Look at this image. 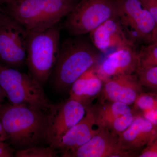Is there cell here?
<instances>
[{
  "instance_id": "6",
  "label": "cell",
  "mask_w": 157,
  "mask_h": 157,
  "mask_svg": "<svg viewBox=\"0 0 157 157\" xmlns=\"http://www.w3.org/2000/svg\"><path fill=\"white\" fill-rule=\"evenodd\" d=\"M117 14L116 0H80L67 16L64 27L71 36H82Z\"/></svg>"
},
{
  "instance_id": "9",
  "label": "cell",
  "mask_w": 157,
  "mask_h": 157,
  "mask_svg": "<svg viewBox=\"0 0 157 157\" xmlns=\"http://www.w3.org/2000/svg\"><path fill=\"white\" fill-rule=\"evenodd\" d=\"M47 113L46 143L55 149L65 134L83 118L86 110L82 104L69 98L61 103L51 104Z\"/></svg>"
},
{
  "instance_id": "7",
  "label": "cell",
  "mask_w": 157,
  "mask_h": 157,
  "mask_svg": "<svg viewBox=\"0 0 157 157\" xmlns=\"http://www.w3.org/2000/svg\"><path fill=\"white\" fill-rule=\"evenodd\" d=\"M117 17L127 36L136 45L151 43L157 30L153 17L140 0H116Z\"/></svg>"
},
{
  "instance_id": "21",
  "label": "cell",
  "mask_w": 157,
  "mask_h": 157,
  "mask_svg": "<svg viewBox=\"0 0 157 157\" xmlns=\"http://www.w3.org/2000/svg\"><path fill=\"white\" fill-rule=\"evenodd\" d=\"M59 151L50 146H36L24 149L17 150L14 154L16 157H55Z\"/></svg>"
},
{
  "instance_id": "31",
  "label": "cell",
  "mask_w": 157,
  "mask_h": 157,
  "mask_svg": "<svg viewBox=\"0 0 157 157\" xmlns=\"http://www.w3.org/2000/svg\"><path fill=\"white\" fill-rule=\"evenodd\" d=\"M75 1H78V2H79L80 0H75Z\"/></svg>"
},
{
  "instance_id": "13",
  "label": "cell",
  "mask_w": 157,
  "mask_h": 157,
  "mask_svg": "<svg viewBox=\"0 0 157 157\" xmlns=\"http://www.w3.org/2000/svg\"><path fill=\"white\" fill-rule=\"evenodd\" d=\"M89 34L91 42L101 53L127 45H135L127 36L117 16L107 20Z\"/></svg>"
},
{
  "instance_id": "20",
  "label": "cell",
  "mask_w": 157,
  "mask_h": 157,
  "mask_svg": "<svg viewBox=\"0 0 157 157\" xmlns=\"http://www.w3.org/2000/svg\"><path fill=\"white\" fill-rule=\"evenodd\" d=\"M135 74L143 87L157 92V66L139 68Z\"/></svg>"
},
{
  "instance_id": "15",
  "label": "cell",
  "mask_w": 157,
  "mask_h": 157,
  "mask_svg": "<svg viewBox=\"0 0 157 157\" xmlns=\"http://www.w3.org/2000/svg\"><path fill=\"white\" fill-rule=\"evenodd\" d=\"M86 113L83 118L63 137L55 149L61 153L62 157H68L71 153L82 146L100 131L94 129L95 120L91 111L85 108Z\"/></svg>"
},
{
  "instance_id": "4",
  "label": "cell",
  "mask_w": 157,
  "mask_h": 157,
  "mask_svg": "<svg viewBox=\"0 0 157 157\" xmlns=\"http://www.w3.org/2000/svg\"><path fill=\"white\" fill-rule=\"evenodd\" d=\"M59 23L47 29L27 32L26 64L29 74L42 85L51 76L60 47Z\"/></svg>"
},
{
  "instance_id": "26",
  "label": "cell",
  "mask_w": 157,
  "mask_h": 157,
  "mask_svg": "<svg viewBox=\"0 0 157 157\" xmlns=\"http://www.w3.org/2000/svg\"><path fill=\"white\" fill-rule=\"evenodd\" d=\"M14 150L5 141L0 140V157L14 156Z\"/></svg>"
},
{
  "instance_id": "14",
  "label": "cell",
  "mask_w": 157,
  "mask_h": 157,
  "mask_svg": "<svg viewBox=\"0 0 157 157\" xmlns=\"http://www.w3.org/2000/svg\"><path fill=\"white\" fill-rule=\"evenodd\" d=\"M134 113L132 123L118 135L120 146L133 157L136 151L146 146L157 135V128L140 113Z\"/></svg>"
},
{
  "instance_id": "29",
  "label": "cell",
  "mask_w": 157,
  "mask_h": 157,
  "mask_svg": "<svg viewBox=\"0 0 157 157\" xmlns=\"http://www.w3.org/2000/svg\"><path fill=\"white\" fill-rule=\"evenodd\" d=\"M6 14V13L5 11L3 10L2 8H1V7H0V21L2 19V18L5 16Z\"/></svg>"
},
{
  "instance_id": "19",
  "label": "cell",
  "mask_w": 157,
  "mask_h": 157,
  "mask_svg": "<svg viewBox=\"0 0 157 157\" xmlns=\"http://www.w3.org/2000/svg\"><path fill=\"white\" fill-rule=\"evenodd\" d=\"M134 105L132 111L135 113H140L157 107V92H142L137 97Z\"/></svg>"
},
{
  "instance_id": "8",
  "label": "cell",
  "mask_w": 157,
  "mask_h": 157,
  "mask_svg": "<svg viewBox=\"0 0 157 157\" xmlns=\"http://www.w3.org/2000/svg\"><path fill=\"white\" fill-rule=\"evenodd\" d=\"M27 40L26 30L6 13L0 21V63L16 69L26 63Z\"/></svg>"
},
{
  "instance_id": "11",
  "label": "cell",
  "mask_w": 157,
  "mask_h": 157,
  "mask_svg": "<svg viewBox=\"0 0 157 157\" xmlns=\"http://www.w3.org/2000/svg\"><path fill=\"white\" fill-rule=\"evenodd\" d=\"M119 144L118 135L100 128L98 134L68 157H129Z\"/></svg>"
},
{
  "instance_id": "24",
  "label": "cell",
  "mask_w": 157,
  "mask_h": 157,
  "mask_svg": "<svg viewBox=\"0 0 157 157\" xmlns=\"http://www.w3.org/2000/svg\"><path fill=\"white\" fill-rule=\"evenodd\" d=\"M153 17L157 26V0H140Z\"/></svg>"
},
{
  "instance_id": "10",
  "label": "cell",
  "mask_w": 157,
  "mask_h": 157,
  "mask_svg": "<svg viewBox=\"0 0 157 157\" xmlns=\"http://www.w3.org/2000/svg\"><path fill=\"white\" fill-rule=\"evenodd\" d=\"M136 45H129L116 49L95 67L96 73L102 80L114 76L132 75L139 65Z\"/></svg>"
},
{
  "instance_id": "22",
  "label": "cell",
  "mask_w": 157,
  "mask_h": 157,
  "mask_svg": "<svg viewBox=\"0 0 157 157\" xmlns=\"http://www.w3.org/2000/svg\"><path fill=\"white\" fill-rule=\"evenodd\" d=\"M134 116L135 113L132 111V112L121 116L110 121L103 129L119 135L128 128L134 120Z\"/></svg>"
},
{
  "instance_id": "5",
  "label": "cell",
  "mask_w": 157,
  "mask_h": 157,
  "mask_svg": "<svg viewBox=\"0 0 157 157\" xmlns=\"http://www.w3.org/2000/svg\"><path fill=\"white\" fill-rule=\"evenodd\" d=\"M0 86L13 105H25L47 112L49 103L42 85L29 74L0 63Z\"/></svg>"
},
{
  "instance_id": "18",
  "label": "cell",
  "mask_w": 157,
  "mask_h": 157,
  "mask_svg": "<svg viewBox=\"0 0 157 157\" xmlns=\"http://www.w3.org/2000/svg\"><path fill=\"white\" fill-rule=\"evenodd\" d=\"M138 69L157 67V44L151 43L147 45H143L138 52Z\"/></svg>"
},
{
  "instance_id": "25",
  "label": "cell",
  "mask_w": 157,
  "mask_h": 157,
  "mask_svg": "<svg viewBox=\"0 0 157 157\" xmlns=\"http://www.w3.org/2000/svg\"><path fill=\"white\" fill-rule=\"evenodd\" d=\"M139 113L157 128V107Z\"/></svg>"
},
{
  "instance_id": "12",
  "label": "cell",
  "mask_w": 157,
  "mask_h": 157,
  "mask_svg": "<svg viewBox=\"0 0 157 157\" xmlns=\"http://www.w3.org/2000/svg\"><path fill=\"white\" fill-rule=\"evenodd\" d=\"M101 100L131 105L140 93L142 86L136 74L114 76L103 80Z\"/></svg>"
},
{
  "instance_id": "30",
  "label": "cell",
  "mask_w": 157,
  "mask_h": 157,
  "mask_svg": "<svg viewBox=\"0 0 157 157\" xmlns=\"http://www.w3.org/2000/svg\"><path fill=\"white\" fill-rule=\"evenodd\" d=\"M152 43H155L157 44V30L156 32V33L155 34L154 38L153 41Z\"/></svg>"
},
{
  "instance_id": "23",
  "label": "cell",
  "mask_w": 157,
  "mask_h": 157,
  "mask_svg": "<svg viewBox=\"0 0 157 157\" xmlns=\"http://www.w3.org/2000/svg\"><path fill=\"white\" fill-rule=\"evenodd\" d=\"M139 157H157V135L138 155Z\"/></svg>"
},
{
  "instance_id": "3",
  "label": "cell",
  "mask_w": 157,
  "mask_h": 157,
  "mask_svg": "<svg viewBox=\"0 0 157 157\" xmlns=\"http://www.w3.org/2000/svg\"><path fill=\"white\" fill-rule=\"evenodd\" d=\"M78 3L75 0H15L6 5L5 11L29 32L59 23Z\"/></svg>"
},
{
  "instance_id": "2",
  "label": "cell",
  "mask_w": 157,
  "mask_h": 157,
  "mask_svg": "<svg viewBox=\"0 0 157 157\" xmlns=\"http://www.w3.org/2000/svg\"><path fill=\"white\" fill-rule=\"evenodd\" d=\"M101 56L90 39L82 36L65 40L51 75L53 87L58 91L70 89L83 73L99 64Z\"/></svg>"
},
{
  "instance_id": "27",
  "label": "cell",
  "mask_w": 157,
  "mask_h": 157,
  "mask_svg": "<svg viewBox=\"0 0 157 157\" xmlns=\"http://www.w3.org/2000/svg\"><path fill=\"white\" fill-rule=\"evenodd\" d=\"M8 139L7 134L3 126L2 121L0 120V140L6 141Z\"/></svg>"
},
{
  "instance_id": "16",
  "label": "cell",
  "mask_w": 157,
  "mask_h": 157,
  "mask_svg": "<svg viewBox=\"0 0 157 157\" xmlns=\"http://www.w3.org/2000/svg\"><path fill=\"white\" fill-rule=\"evenodd\" d=\"M95 67L83 73L70 89L69 98L79 102L84 107L92 104L94 100L101 95L103 89V81L97 75Z\"/></svg>"
},
{
  "instance_id": "17",
  "label": "cell",
  "mask_w": 157,
  "mask_h": 157,
  "mask_svg": "<svg viewBox=\"0 0 157 157\" xmlns=\"http://www.w3.org/2000/svg\"><path fill=\"white\" fill-rule=\"evenodd\" d=\"M84 107L91 111L96 125L101 128L116 118L132 112V109L128 104L102 100L95 104Z\"/></svg>"
},
{
  "instance_id": "28",
  "label": "cell",
  "mask_w": 157,
  "mask_h": 157,
  "mask_svg": "<svg viewBox=\"0 0 157 157\" xmlns=\"http://www.w3.org/2000/svg\"><path fill=\"white\" fill-rule=\"evenodd\" d=\"M6 97V94L0 86V105L2 104L3 101Z\"/></svg>"
},
{
  "instance_id": "1",
  "label": "cell",
  "mask_w": 157,
  "mask_h": 157,
  "mask_svg": "<svg viewBox=\"0 0 157 157\" xmlns=\"http://www.w3.org/2000/svg\"><path fill=\"white\" fill-rule=\"evenodd\" d=\"M0 120L7 140L17 150L46 142L48 115L45 111L27 105L2 104Z\"/></svg>"
}]
</instances>
